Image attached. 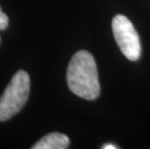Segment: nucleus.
<instances>
[{
	"label": "nucleus",
	"instance_id": "nucleus-2",
	"mask_svg": "<svg viewBox=\"0 0 150 149\" xmlns=\"http://www.w3.org/2000/svg\"><path fill=\"white\" fill-rule=\"evenodd\" d=\"M29 91V76L23 70H20L13 76L0 97V122L7 121L20 112L27 102Z\"/></svg>",
	"mask_w": 150,
	"mask_h": 149
},
{
	"label": "nucleus",
	"instance_id": "nucleus-7",
	"mask_svg": "<svg viewBox=\"0 0 150 149\" xmlns=\"http://www.w3.org/2000/svg\"><path fill=\"white\" fill-rule=\"evenodd\" d=\"M0 42H1V39H0Z\"/></svg>",
	"mask_w": 150,
	"mask_h": 149
},
{
	"label": "nucleus",
	"instance_id": "nucleus-3",
	"mask_svg": "<svg viewBox=\"0 0 150 149\" xmlns=\"http://www.w3.org/2000/svg\"><path fill=\"white\" fill-rule=\"evenodd\" d=\"M112 31L120 50L131 61H136L142 54V46L138 32L133 23L123 15H117L112 20Z\"/></svg>",
	"mask_w": 150,
	"mask_h": 149
},
{
	"label": "nucleus",
	"instance_id": "nucleus-6",
	"mask_svg": "<svg viewBox=\"0 0 150 149\" xmlns=\"http://www.w3.org/2000/svg\"><path fill=\"white\" fill-rule=\"evenodd\" d=\"M103 149H117L118 147L115 146V145L113 144H110V143H108V144H104L103 146H102Z\"/></svg>",
	"mask_w": 150,
	"mask_h": 149
},
{
	"label": "nucleus",
	"instance_id": "nucleus-5",
	"mask_svg": "<svg viewBox=\"0 0 150 149\" xmlns=\"http://www.w3.org/2000/svg\"><path fill=\"white\" fill-rule=\"evenodd\" d=\"M9 25V18L4 13L2 12L1 7H0V30H4Z\"/></svg>",
	"mask_w": 150,
	"mask_h": 149
},
{
	"label": "nucleus",
	"instance_id": "nucleus-4",
	"mask_svg": "<svg viewBox=\"0 0 150 149\" xmlns=\"http://www.w3.org/2000/svg\"><path fill=\"white\" fill-rule=\"evenodd\" d=\"M70 145V139L60 133H50L45 136L31 148L32 149H66Z\"/></svg>",
	"mask_w": 150,
	"mask_h": 149
},
{
	"label": "nucleus",
	"instance_id": "nucleus-1",
	"mask_svg": "<svg viewBox=\"0 0 150 149\" xmlns=\"http://www.w3.org/2000/svg\"><path fill=\"white\" fill-rule=\"evenodd\" d=\"M67 83L73 93L85 100H94L100 94L96 62L90 52H76L67 69Z\"/></svg>",
	"mask_w": 150,
	"mask_h": 149
}]
</instances>
